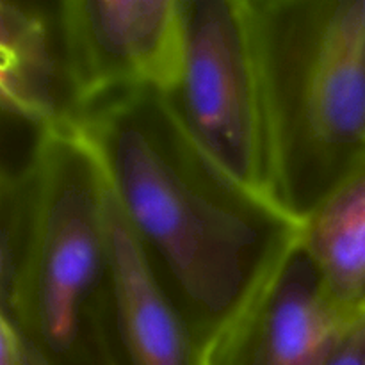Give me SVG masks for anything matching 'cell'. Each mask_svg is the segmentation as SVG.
<instances>
[{
	"label": "cell",
	"instance_id": "5",
	"mask_svg": "<svg viewBox=\"0 0 365 365\" xmlns=\"http://www.w3.org/2000/svg\"><path fill=\"white\" fill-rule=\"evenodd\" d=\"M59 14L78 114L118 93L173 84L180 0H59Z\"/></svg>",
	"mask_w": 365,
	"mask_h": 365
},
{
	"label": "cell",
	"instance_id": "14",
	"mask_svg": "<svg viewBox=\"0 0 365 365\" xmlns=\"http://www.w3.org/2000/svg\"><path fill=\"white\" fill-rule=\"evenodd\" d=\"M359 330H360V335H362V339L365 342V314L362 316V319L359 321Z\"/></svg>",
	"mask_w": 365,
	"mask_h": 365
},
{
	"label": "cell",
	"instance_id": "1",
	"mask_svg": "<svg viewBox=\"0 0 365 365\" xmlns=\"http://www.w3.org/2000/svg\"><path fill=\"white\" fill-rule=\"evenodd\" d=\"M75 127L150 274L207 348L296 245L299 223L217 164L160 91L107 96Z\"/></svg>",
	"mask_w": 365,
	"mask_h": 365
},
{
	"label": "cell",
	"instance_id": "6",
	"mask_svg": "<svg viewBox=\"0 0 365 365\" xmlns=\"http://www.w3.org/2000/svg\"><path fill=\"white\" fill-rule=\"evenodd\" d=\"M359 324L299 241L205 348L207 365H324Z\"/></svg>",
	"mask_w": 365,
	"mask_h": 365
},
{
	"label": "cell",
	"instance_id": "11",
	"mask_svg": "<svg viewBox=\"0 0 365 365\" xmlns=\"http://www.w3.org/2000/svg\"><path fill=\"white\" fill-rule=\"evenodd\" d=\"M0 365H25L20 337L4 319H0Z\"/></svg>",
	"mask_w": 365,
	"mask_h": 365
},
{
	"label": "cell",
	"instance_id": "8",
	"mask_svg": "<svg viewBox=\"0 0 365 365\" xmlns=\"http://www.w3.org/2000/svg\"><path fill=\"white\" fill-rule=\"evenodd\" d=\"M114 365H207L205 348L150 274L109 192Z\"/></svg>",
	"mask_w": 365,
	"mask_h": 365
},
{
	"label": "cell",
	"instance_id": "12",
	"mask_svg": "<svg viewBox=\"0 0 365 365\" xmlns=\"http://www.w3.org/2000/svg\"><path fill=\"white\" fill-rule=\"evenodd\" d=\"M356 20H359V38L360 52L365 64V0H356Z\"/></svg>",
	"mask_w": 365,
	"mask_h": 365
},
{
	"label": "cell",
	"instance_id": "2",
	"mask_svg": "<svg viewBox=\"0 0 365 365\" xmlns=\"http://www.w3.org/2000/svg\"><path fill=\"white\" fill-rule=\"evenodd\" d=\"M269 196L302 223L365 163L356 0H246Z\"/></svg>",
	"mask_w": 365,
	"mask_h": 365
},
{
	"label": "cell",
	"instance_id": "4",
	"mask_svg": "<svg viewBox=\"0 0 365 365\" xmlns=\"http://www.w3.org/2000/svg\"><path fill=\"white\" fill-rule=\"evenodd\" d=\"M163 95L185 132L217 164L269 196L262 95L246 0H180V63Z\"/></svg>",
	"mask_w": 365,
	"mask_h": 365
},
{
	"label": "cell",
	"instance_id": "13",
	"mask_svg": "<svg viewBox=\"0 0 365 365\" xmlns=\"http://www.w3.org/2000/svg\"><path fill=\"white\" fill-rule=\"evenodd\" d=\"M18 337H20V335H18ZM20 341H21V339H20ZM21 346H24V362H25V365H43L38 359H36L34 353H32L31 349H29L27 346L24 344V342H21Z\"/></svg>",
	"mask_w": 365,
	"mask_h": 365
},
{
	"label": "cell",
	"instance_id": "10",
	"mask_svg": "<svg viewBox=\"0 0 365 365\" xmlns=\"http://www.w3.org/2000/svg\"><path fill=\"white\" fill-rule=\"evenodd\" d=\"M324 365H365V342L360 335L359 324L342 339Z\"/></svg>",
	"mask_w": 365,
	"mask_h": 365
},
{
	"label": "cell",
	"instance_id": "9",
	"mask_svg": "<svg viewBox=\"0 0 365 365\" xmlns=\"http://www.w3.org/2000/svg\"><path fill=\"white\" fill-rule=\"evenodd\" d=\"M299 245L337 305L365 314V163L299 223Z\"/></svg>",
	"mask_w": 365,
	"mask_h": 365
},
{
	"label": "cell",
	"instance_id": "7",
	"mask_svg": "<svg viewBox=\"0 0 365 365\" xmlns=\"http://www.w3.org/2000/svg\"><path fill=\"white\" fill-rule=\"evenodd\" d=\"M0 98L4 114L34 127L75 125L59 0H0Z\"/></svg>",
	"mask_w": 365,
	"mask_h": 365
},
{
	"label": "cell",
	"instance_id": "3",
	"mask_svg": "<svg viewBox=\"0 0 365 365\" xmlns=\"http://www.w3.org/2000/svg\"><path fill=\"white\" fill-rule=\"evenodd\" d=\"M34 234L13 289L7 321L43 365H114L109 189L75 125L45 130L38 146Z\"/></svg>",
	"mask_w": 365,
	"mask_h": 365
}]
</instances>
